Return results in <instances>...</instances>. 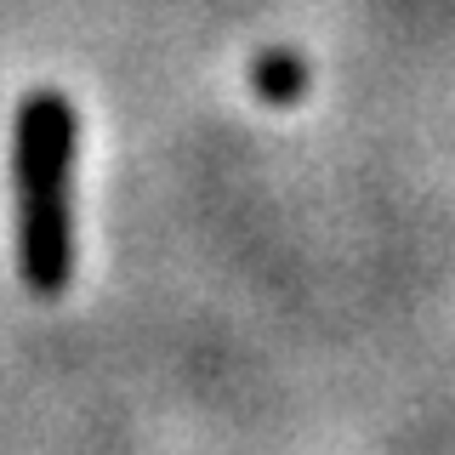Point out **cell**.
Segmentation results:
<instances>
[{
  "label": "cell",
  "instance_id": "6da1fadb",
  "mask_svg": "<svg viewBox=\"0 0 455 455\" xmlns=\"http://www.w3.org/2000/svg\"><path fill=\"white\" fill-rule=\"evenodd\" d=\"M75 103L52 85L28 92L12 125V228L18 274L35 296H57L75 274Z\"/></svg>",
  "mask_w": 455,
  "mask_h": 455
},
{
  "label": "cell",
  "instance_id": "7a4b0ae2",
  "mask_svg": "<svg viewBox=\"0 0 455 455\" xmlns=\"http://www.w3.org/2000/svg\"><path fill=\"white\" fill-rule=\"evenodd\" d=\"M302 85H307L302 57L274 52V57H262V63H256V92H262L267 103H296V97H302Z\"/></svg>",
  "mask_w": 455,
  "mask_h": 455
}]
</instances>
